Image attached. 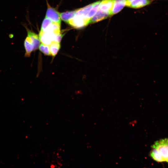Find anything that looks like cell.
<instances>
[{
  "mask_svg": "<svg viewBox=\"0 0 168 168\" xmlns=\"http://www.w3.org/2000/svg\"><path fill=\"white\" fill-rule=\"evenodd\" d=\"M53 22L50 19L45 17L42 22L40 31L43 32L46 31L49 27Z\"/></svg>",
  "mask_w": 168,
  "mask_h": 168,
  "instance_id": "cell-15",
  "label": "cell"
},
{
  "mask_svg": "<svg viewBox=\"0 0 168 168\" xmlns=\"http://www.w3.org/2000/svg\"><path fill=\"white\" fill-rule=\"evenodd\" d=\"M153 1L151 0H133L126 2V6L133 8H141L151 4Z\"/></svg>",
  "mask_w": 168,
  "mask_h": 168,
  "instance_id": "cell-5",
  "label": "cell"
},
{
  "mask_svg": "<svg viewBox=\"0 0 168 168\" xmlns=\"http://www.w3.org/2000/svg\"><path fill=\"white\" fill-rule=\"evenodd\" d=\"M48 8L46 12L45 17L50 19L55 23H61V18L60 13L55 9L51 7L48 3Z\"/></svg>",
  "mask_w": 168,
  "mask_h": 168,
  "instance_id": "cell-4",
  "label": "cell"
},
{
  "mask_svg": "<svg viewBox=\"0 0 168 168\" xmlns=\"http://www.w3.org/2000/svg\"><path fill=\"white\" fill-rule=\"evenodd\" d=\"M93 5L94 3H92L83 8L77 9L75 15L81 16L84 18H86L87 14L92 8Z\"/></svg>",
  "mask_w": 168,
  "mask_h": 168,
  "instance_id": "cell-11",
  "label": "cell"
},
{
  "mask_svg": "<svg viewBox=\"0 0 168 168\" xmlns=\"http://www.w3.org/2000/svg\"><path fill=\"white\" fill-rule=\"evenodd\" d=\"M24 44L25 50V56L29 57L31 52L34 51V47L30 38L27 36L24 40Z\"/></svg>",
  "mask_w": 168,
  "mask_h": 168,
  "instance_id": "cell-10",
  "label": "cell"
},
{
  "mask_svg": "<svg viewBox=\"0 0 168 168\" xmlns=\"http://www.w3.org/2000/svg\"><path fill=\"white\" fill-rule=\"evenodd\" d=\"M110 16V13L109 12H105L98 10L96 13L90 19L89 24L100 21Z\"/></svg>",
  "mask_w": 168,
  "mask_h": 168,
  "instance_id": "cell-7",
  "label": "cell"
},
{
  "mask_svg": "<svg viewBox=\"0 0 168 168\" xmlns=\"http://www.w3.org/2000/svg\"><path fill=\"white\" fill-rule=\"evenodd\" d=\"M27 32V36L30 38L34 47V50L35 51L38 48L40 45V40L38 35L30 30L26 29Z\"/></svg>",
  "mask_w": 168,
  "mask_h": 168,
  "instance_id": "cell-8",
  "label": "cell"
},
{
  "mask_svg": "<svg viewBox=\"0 0 168 168\" xmlns=\"http://www.w3.org/2000/svg\"><path fill=\"white\" fill-rule=\"evenodd\" d=\"M132 0H126V2H130V1H132ZM151 0L154 1V0Z\"/></svg>",
  "mask_w": 168,
  "mask_h": 168,
  "instance_id": "cell-17",
  "label": "cell"
},
{
  "mask_svg": "<svg viewBox=\"0 0 168 168\" xmlns=\"http://www.w3.org/2000/svg\"><path fill=\"white\" fill-rule=\"evenodd\" d=\"M40 50L44 55L51 56L50 52L49 45L41 43L39 47Z\"/></svg>",
  "mask_w": 168,
  "mask_h": 168,
  "instance_id": "cell-16",
  "label": "cell"
},
{
  "mask_svg": "<svg viewBox=\"0 0 168 168\" xmlns=\"http://www.w3.org/2000/svg\"><path fill=\"white\" fill-rule=\"evenodd\" d=\"M126 0H114L111 15L116 14L120 12L126 5Z\"/></svg>",
  "mask_w": 168,
  "mask_h": 168,
  "instance_id": "cell-9",
  "label": "cell"
},
{
  "mask_svg": "<svg viewBox=\"0 0 168 168\" xmlns=\"http://www.w3.org/2000/svg\"><path fill=\"white\" fill-rule=\"evenodd\" d=\"M150 155L157 162L166 161L168 163V138L156 141L152 146Z\"/></svg>",
  "mask_w": 168,
  "mask_h": 168,
  "instance_id": "cell-1",
  "label": "cell"
},
{
  "mask_svg": "<svg viewBox=\"0 0 168 168\" xmlns=\"http://www.w3.org/2000/svg\"><path fill=\"white\" fill-rule=\"evenodd\" d=\"M57 34H58L52 32L40 31L39 37L42 43L49 45L53 42L55 41L56 36Z\"/></svg>",
  "mask_w": 168,
  "mask_h": 168,
  "instance_id": "cell-3",
  "label": "cell"
},
{
  "mask_svg": "<svg viewBox=\"0 0 168 168\" xmlns=\"http://www.w3.org/2000/svg\"><path fill=\"white\" fill-rule=\"evenodd\" d=\"M77 10V9L60 13V18L62 20L68 23L69 21L74 16Z\"/></svg>",
  "mask_w": 168,
  "mask_h": 168,
  "instance_id": "cell-13",
  "label": "cell"
},
{
  "mask_svg": "<svg viewBox=\"0 0 168 168\" xmlns=\"http://www.w3.org/2000/svg\"><path fill=\"white\" fill-rule=\"evenodd\" d=\"M114 0H102L100 2L98 10L110 13Z\"/></svg>",
  "mask_w": 168,
  "mask_h": 168,
  "instance_id": "cell-6",
  "label": "cell"
},
{
  "mask_svg": "<svg viewBox=\"0 0 168 168\" xmlns=\"http://www.w3.org/2000/svg\"><path fill=\"white\" fill-rule=\"evenodd\" d=\"M90 19L81 16H75L70 19L68 23L77 29L82 28L89 24Z\"/></svg>",
  "mask_w": 168,
  "mask_h": 168,
  "instance_id": "cell-2",
  "label": "cell"
},
{
  "mask_svg": "<svg viewBox=\"0 0 168 168\" xmlns=\"http://www.w3.org/2000/svg\"><path fill=\"white\" fill-rule=\"evenodd\" d=\"M100 2V1H99L94 3L93 7L87 14L86 18L90 20L96 13L98 10Z\"/></svg>",
  "mask_w": 168,
  "mask_h": 168,
  "instance_id": "cell-14",
  "label": "cell"
},
{
  "mask_svg": "<svg viewBox=\"0 0 168 168\" xmlns=\"http://www.w3.org/2000/svg\"><path fill=\"white\" fill-rule=\"evenodd\" d=\"M49 47L51 56L54 57L60 49V43L53 41L49 45Z\"/></svg>",
  "mask_w": 168,
  "mask_h": 168,
  "instance_id": "cell-12",
  "label": "cell"
}]
</instances>
